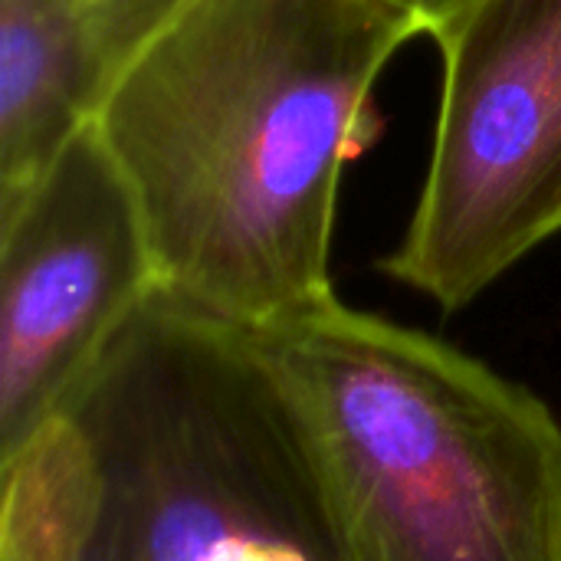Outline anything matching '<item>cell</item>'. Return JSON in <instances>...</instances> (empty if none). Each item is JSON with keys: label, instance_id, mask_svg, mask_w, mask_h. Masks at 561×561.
Returning a JSON list of instances; mask_svg holds the SVG:
<instances>
[{"label": "cell", "instance_id": "1", "mask_svg": "<svg viewBox=\"0 0 561 561\" xmlns=\"http://www.w3.org/2000/svg\"><path fill=\"white\" fill-rule=\"evenodd\" d=\"M427 33L391 0H181L95 128L174 302L266 329L332 299L345 168L378 76Z\"/></svg>", "mask_w": 561, "mask_h": 561}, {"label": "cell", "instance_id": "2", "mask_svg": "<svg viewBox=\"0 0 561 561\" xmlns=\"http://www.w3.org/2000/svg\"><path fill=\"white\" fill-rule=\"evenodd\" d=\"M240 342L319 559L561 561L539 394L335 296Z\"/></svg>", "mask_w": 561, "mask_h": 561}, {"label": "cell", "instance_id": "3", "mask_svg": "<svg viewBox=\"0 0 561 561\" xmlns=\"http://www.w3.org/2000/svg\"><path fill=\"white\" fill-rule=\"evenodd\" d=\"M431 164L391 279L460 312L561 237V0H463L434 33Z\"/></svg>", "mask_w": 561, "mask_h": 561}, {"label": "cell", "instance_id": "4", "mask_svg": "<svg viewBox=\"0 0 561 561\" xmlns=\"http://www.w3.org/2000/svg\"><path fill=\"white\" fill-rule=\"evenodd\" d=\"M154 289L138 204L95 125L0 191V460L79 411Z\"/></svg>", "mask_w": 561, "mask_h": 561}, {"label": "cell", "instance_id": "5", "mask_svg": "<svg viewBox=\"0 0 561 561\" xmlns=\"http://www.w3.org/2000/svg\"><path fill=\"white\" fill-rule=\"evenodd\" d=\"M181 0H0V191L92 128Z\"/></svg>", "mask_w": 561, "mask_h": 561}, {"label": "cell", "instance_id": "6", "mask_svg": "<svg viewBox=\"0 0 561 561\" xmlns=\"http://www.w3.org/2000/svg\"><path fill=\"white\" fill-rule=\"evenodd\" d=\"M0 561H92L105 533V450L79 414L43 424L0 460Z\"/></svg>", "mask_w": 561, "mask_h": 561}, {"label": "cell", "instance_id": "7", "mask_svg": "<svg viewBox=\"0 0 561 561\" xmlns=\"http://www.w3.org/2000/svg\"><path fill=\"white\" fill-rule=\"evenodd\" d=\"M204 561H309V556L286 539L240 533V536H227L224 542H217Z\"/></svg>", "mask_w": 561, "mask_h": 561}, {"label": "cell", "instance_id": "8", "mask_svg": "<svg viewBox=\"0 0 561 561\" xmlns=\"http://www.w3.org/2000/svg\"><path fill=\"white\" fill-rule=\"evenodd\" d=\"M391 3H398V7H404V10H411L421 23H424V30L427 33H434L463 0H391Z\"/></svg>", "mask_w": 561, "mask_h": 561}]
</instances>
